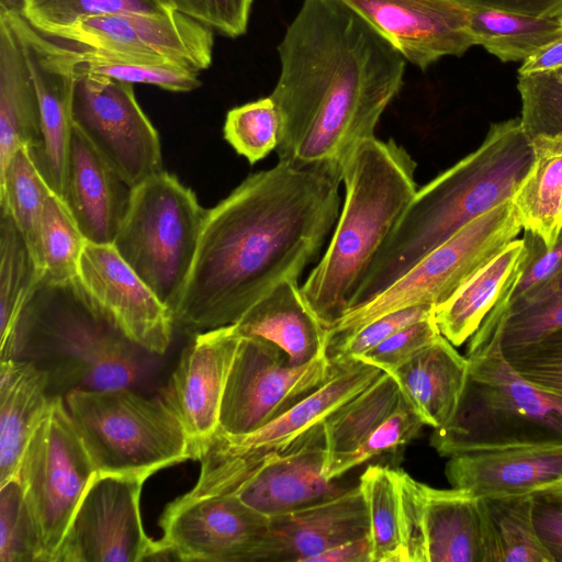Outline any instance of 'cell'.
Listing matches in <instances>:
<instances>
[{
    "mask_svg": "<svg viewBox=\"0 0 562 562\" xmlns=\"http://www.w3.org/2000/svg\"><path fill=\"white\" fill-rule=\"evenodd\" d=\"M341 182L331 167L278 161L206 210L175 327L195 335L236 324L281 281L299 280L337 223Z\"/></svg>",
    "mask_w": 562,
    "mask_h": 562,
    "instance_id": "1",
    "label": "cell"
},
{
    "mask_svg": "<svg viewBox=\"0 0 562 562\" xmlns=\"http://www.w3.org/2000/svg\"><path fill=\"white\" fill-rule=\"evenodd\" d=\"M277 49L279 161L342 176L401 91L406 59L344 0H303Z\"/></svg>",
    "mask_w": 562,
    "mask_h": 562,
    "instance_id": "2",
    "label": "cell"
},
{
    "mask_svg": "<svg viewBox=\"0 0 562 562\" xmlns=\"http://www.w3.org/2000/svg\"><path fill=\"white\" fill-rule=\"evenodd\" d=\"M535 157L518 117L492 124L475 150L417 189L350 310L376 297L463 226L512 200Z\"/></svg>",
    "mask_w": 562,
    "mask_h": 562,
    "instance_id": "3",
    "label": "cell"
},
{
    "mask_svg": "<svg viewBox=\"0 0 562 562\" xmlns=\"http://www.w3.org/2000/svg\"><path fill=\"white\" fill-rule=\"evenodd\" d=\"M416 162L394 139L360 142L342 167L345 200L301 292L326 329L350 310L374 258L417 191Z\"/></svg>",
    "mask_w": 562,
    "mask_h": 562,
    "instance_id": "4",
    "label": "cell"
},
{
    "mask_svg": "<svg viewBox=\"0 0 562 562\" xmlns=\"http://www.w3.org/2000/svg\"><path fill=\"white\" fill-rule=\"evenodd\" d=\"M505 315L491 311L470 337L467 381L452 418L430 445L442 457L521 446L562 445V396L521 376L506 359Z\"/></svg>",
    "mask_w": 562,
    "mask_h": 562,
    "instance_id": "5",
    "label": "cell"
},
{
    "mask_svg": "<svg viewBox=\"0 0 562 562\" xmlns=\"http://www.w3.org/2000/svg\"><path fill=\"white\" fill-rule=\"evenodd\" d=\"M138 351L144 350L93 306L78 279L63 284L42 280L21 315L13 358L45 370L49 392L61 395L131 386L140 373Z\"/></svg>",
    "mask_w": 562,
    "mask_h": 562,
    "instance_id": "6",
    "label": "cell"
},
{
    "mask_svg": "<svg viewBox=\"0 0 562 562\" xmlns=\"http://www.w3.org/2000/svg\"><path fill=\"white\" fill-rule=\"evenodd\" d=\"M64 398L97 472L149 477L194 460L180 419L160 395L146 397L127 386L72 390Z\"/></svg>",
    "mask_w": 562,
    "mask_h": 562,
    "instance_id": "7",
    "label": "cell"
},
{
    "mask_svg": "<svg viewBox=\"0 0 562 562\" xmlns=\"http://www.w3.org/2000/svg\"><path fill=\"white\" fill-rule=\"evenodd\" d=\"M205 213L195 193L165 170L131 190L112 245L170 313L190 273Z\"/></svg>",
    "mask_w": 562,
    "mask_h": 562,
    "instance_id": "8",
    "label": "cell"
},
{
    "mask_svg": "<svg viewBox=\"0 0 562 562\" xmlns=\"http://www.w3.org/2000/svg\"><path fill=\"white\" fill-rule=\"evenodd\" d=\"M334 363L324 384L265 426L238 436L217 431L199 451L196 483L182 496L234 493L263 462L288 450L384 372L358 359Z\"/></svg>",
    "mask_w": 562,
    "mask_h": 562,
    "instance_id": "9",
    "label": "cell"
},
{
    "mask_svg": "<svg viewBox=\"0 0 562 562\" xmlns=\"http://www.w3.org/2000/svg\"><path fill=\"white\" fill-rule=\"evenodd\" d=\"M521 229L512 200L487 211L426 255L376 297L346 313L327 329V348L386 313L417 304L438 307L516 239Z\"/></svg>",
    "mask_w": 562,
    "mask_h": 562,
    "instance_id": "10",
    "label": "cell"
},
{
    "mask_svg": "<svg viewBox=\"0 0 562 562\" xmlns=\"http://www.w3.org/2000/svg\"><path fill=\"white\" fill-rule=\"evenodd\" d=\"M95 472L65 398L52 395L16 473L38 526L46 562H54Z\"/></svg>",
    "mask_w": 562,
    "mask_h": 562,
    "instance_id": "11",
    "label": "cell"
},
{
    "mask_svg": "<svg viewBox=\"0 0 562 562\" xmlns=\"http://www.w3.org/2000/svg\"><path fill=\"white\" fill-rule=\"evenodd\" d=\"M76 69L74 126L131 188L162 171L158 132L138 104L133 83Z\"/></svg>",
    "mask_w": 562,
    "mask_h": 562,
    "instance_id": "12",
    "label": "cell"
},
{
    "mask_svg": "<svg viewBox=\"0 0 562 562\" xmlns=\"http://www.w3.org/2000/svg\"><path fill=\"white\" fill-rule=\"evenodd\" d=\"M148 477L95 472L75 512L54 562H139L175 560L160 540L149 538L140 515Z\"/></svg>",
    "mask_w": 562,
    "mask_h": 562,
    "instance_id": "13",
    "label": "cell"
},
{
    "mask_svg": "<svg viewBox=\"0 0 562 562\" xmlns=\"http://www.w3.org/2000/svg\"><path fill=\"white\" fill-rule=\"evenodd\" d=\"M334 370L327 355L294 366L273 342L241 337L226 382L217 431L231 436L255 431L324 384Z\"/></svg>",
    "mask_w": 562,
    "mask_h": 562,
    "instance_id": "14",
    "label": "cell"
},
{
    "mask_svg": "<svg viewBox=\"0 0 562 562\" xmlns=\"http://www.w3.org/2000/svg\"><path fill=\"white\" fill-rule=\"evenodd\" d=\"M397 472L404 562H486L482 498L465 490L431 487Z\"/></svg>",
    "mask_w": 562,
    "mask_h": 562,
    "instance_id": "15",
    "label": "cell"
},
{
    "mask_svg": "<svg viewBox=\"0 0 562 562\" xmlns=\"http://www.w3.org/2000/svg\"><path fill=\"white\" fill-rule=\"evenodd\" d=\"M43 35L77 47L168 61L195 71L211 66L214 44L213 30L177 10L161 15H94Z\"/></svg>",
    "mask_w": 562,
    "mask_h": 562,
    "instance_id": "16",
    "label": "cell"
},
{
    "mask_svg": "<svg viewBox=\"0 0 562 562\" xmlns=\"http://www.w3.org/2000/svg\"><path fill=\"white\" fill-rule=\"evenodd\" d=\"M161 544L178 561L252 562L269 518L236 494L199 498L182 495L160 515Z\"/></svg>",
    "mask_w": 562,
    "mask_h": 562,
    "instance_id": "17",
    "label": "cell"
},
{
    "mask_svg": "<svg viewBox=\"0 0 562 562\" xmlns=\"http://www.w3.org/2000/svg\"><path fill=\"white\" fill-rule=\"evenodd\" d=\"M0 15L19 40L38 97L41 143L31 156L50 190L64 200L77 57L69 46L37 32L20 12L0 11Z\"/></svg>",
    "mask_w": 562,
    "mask_h": 562,
    "instance_id": "18",
    "label": "cell"
},
{
    "mask_svg": "<svg viewBox=\"0 0 562 562\" xmlns=\"http://www.w3.org/2000/svg\"><path fill=\"white\" fill-rule=\"evenodd\" d=\"M78 281L93 306L132 344L158 356L168 350L175 328L169 308L112 244L87 241Z\"/></svg>",
    "mask_w": 562,
    "mask_h": 562,
    "instance_id": "19",
    "label": "cell"
},
{
    "mask_svg": "<svg viewBox=\"0 0 562 562\" xmlns=\"http://www.w3.org/2000/svg\"><path fill=\"white\" fill-rule=\"evenodd\" d=\"M240 340L234 324L195 334L160 390L189 437L194 460L218 430L225 386Z\"/></svg>",
    "mask_w": 562,
    "mask_h": 562,
    "instance_id": "20",
    "label": "cell"
},
{
    "mask_svg": "<svg viewBox=\"0 0 562 562\" xmlns=\"http://www.w3.org/2000/svg\"><path fill=\"white\" fill-rule=\"evenodd\" d=\"M405 59L425 70L474 45L470 7L459 0H344Z\"/></svg>",
    "mask_w": 562,
    "mask_h": 562,
    "instance_id": "21",
    "label": "cell"
},
{
    "mask_svg": "<svg viewBox=\"0 0 562 562\" xmlns=\"http://www.w3.org/2000/svg\"><path fill=\"white\" fill-rule=\"evenodd\" d=\"M325 458L322 423L263 462L232 494L268 518L328 501L346 490L325 477Z\"/></svg>",
    "mask_w": 562,
    "mask_h": 562,
    "instance_id": "22",
    "label": "cell"
},
{
    "mask_svg": "<svg viewBox=\"0 0 562 562\" xmlns=\"http://www.w3.org/2000/svg\"><path fill=\"white\" fill-rule=\"evenodd\" d=\"M364 537H369V519L358 485L328 501L269 518L252 562H310L335 546Z\"/></svg>",
    "mask_w": 562,
    "mask_h": 562,
    "instance_id": "23",
    "label": "cell"
},
{
    "mask_svg": "<svg viewBox=\"0 0 562 562\" xmlns=\"http://www.w3.org/2000/svg\"><path fill=\"white\" fill-rule=\"evenodd\" d=\"M445 474L451 487L480 497L536 493L562 483V445L454 454L449 457Z\"/></svg>",
    "mask_w": 562,
    "mask_h": 562,
    "instance_id": "24",
    "label": "cell"
},
{
    "mask_svg": "<svg viewBox=\"0 0 562 562\" xmlns=\"http://www.w3.org/2000/svg\"><path fill=\"white\" fill-rule=\"evenodd\" d=\"M131 190L74 126L64 202L88 241L113 244Z\"/></svg>",
    "mask_w": 562,
    "mask_h": 562,
    "instance_id": "25",
    "label": "cell"
},
{
    "mask_svg": "<svg viewBox=\"0 0 562 562\" xmlns=\"http://www.w3.org/2000/svg\"><path fill=\"white\" fill-rule=\"evenodd\" d=\"M234 325L241 337L261 338L280 347L294 366L326 355L327 329L294 279L281 281Z\"/></svg>",
    "mask_w": 562,
    "mask_h": 562,
    "instance_id": "26",
    "label": "cell"
},
{
    "mask_svg": "<svg viewBox=\"0 0 562 562\" xmlns=\"http://www.w3.org/2000/svg\"><path fill=\"white\" fill-rule=\"evenodd\" d=\"M468 369L467 357L440 335L391 374L424 424L435 429L452 418Z\"/></svg>",
    "mask_w": 562,
    "mask_h": 562,
    "instance_id": "27",
    "label": "cell"
},
{
    "mask_svg": "<svg viewBox=\"0 0 562 562\" xmlns=\"http://www.w3.org/2000/svg\"><path fill=\"white\" fill-rule=\"evenodd\" d=\"M50 396L45 370L25 359L1 360L0 485L16 476L22 454Z\"/></svg>",
    "mask_w": 562,
    "mask_h": 562,
    "instance_id": "28",
    "label": "cell"
},
{
    "mask_svg": "<svg viewBox=\"0 0 562 562\" xmlns=\"http://www.w3.org/2000/svg\"><path fill=\"white\" fill-rule=\"evenodd\" d=\"M524 238L512 240L434 311L440 334L454 347L464 344L524 270L528 258Z\"/></svg>",
    "mask_w": 562,
    "mask_h": 562,
    "instance_id": "29",
    "label": "cell"
},
{
    "mask_svg": "<svg viewBox=\"0 0 562 562\" xmlns=\"http://www.w3.org/2000/svg\"><path fill=\"white\" fill-rule=\"evenodd\" d=\"M41 143L40 102L19 40L0 15V170L20 147Z\"/></svg>",
    "mask_w": 562,
    "mask_h": 562,
    "instance_id": "30",
    "label": "cell"
},
{
    "mask_svg": "<svg viewBox=\"0 0 562 562\" xmlns=\"http://www.w3.org/2000/svg\"><path fill=\"white\" fill-rule=\"evenodd\" d=\"M403 398L389 372L334 411L323 423L326 458L324 475L334 481L348 472L352 456Z\"/></svg>",
    "mask_w": 562,
    "mask_h": 562,
    "instance_id": "31",
    "label": "cell"
},
{
    "mask_svg": "<svg viewBox=\"0 0 562 562\" xmlns=\"http://www.w3.org/2000/svg\"><path fill=\"white\" fill-rule=\"evenodd\" d=\"M536 157L512 202L524 232L551 248L562 233V136L532 139Z\"/></svg>",
    "mask_w": 562,
    "mask_h": 562,
    "instance_id": "32",
    "label": "cell"
},
{
    "mask_svg": "<svg viewBox=\"0 0 562 562\" xmlns=\"http://www.w3.org/2000/svg\"><path fill=\"white\" fill-rule=\"evenodd\" d=\"M481 498L486 521V562H554L536 529L535 493Z\"/></svg>",
    "mask_w": 562,
    "mask_h": 562,
    "instance_id": "33",
    "label": "cell"
},
{
    "mask_svg": "<svg viewBox=\"0 0 562 562\" xmlns=\"http://www.w3.org/2000/svg\"><path fill=\"white\" fill-rule=\"evenodd\" d=\"M30 249L4 211L0 215V360L13 358L21 315L41 283Z\"/></svg>",
    "mask_w": 562,
    "mask_h": 562,
    "instance_id": "34",
    "label": "cell"
},
{
    "mask_svg": "<svg viewBox=\"0 0 562 562\" xmlns=\"http://www.w3.org/2000/svg\"><path fill=\"white\" fill-rule=\"evenodd\" d=\"M474 45L499 60L524 61L539 48L562 37V18H538L488 8H471Z\"/></svg>",
    "mask_w": 562,
    "mask_h": 562,
    "instance_id": "35",
    "label": "cell"
},
{
    "mask_svg": "<svg viewBox=\"0 0 562 562\" xmlns=\"http://www.w3.org/2000/svg\"><path fill=\"white\" fill-rule=\"evenodd\" d=\"M50 192L25 146L18 148L0 170V209L12 217L42 277L41 226Z\"/></svg>",
    "mask_w": 562,
    "mask_h": 562,
    "instance_id": "36",
    "label": "cell"
},
{
    "mask_svg": "<svg viewBox=\"0 0 562 562\" xmlns=\"http://www.w3.org/2000/svg\"><path fill=\"white\" fill-rule=\"evenodd\" d=\"M369 519L372 562H404L397 470L369 465L359 480Z\"/></svg>",
    "mask_w": 562,
    "mask_h": 562,
    "instance_id": "37",
    "label": "cell"
},
{
    "mask_svg": "<svg viewBox=\"0 0 562 562\" xmlns=\"http://www.w3.org/2000/svg\"><path fill=\"white\" fill-rule=\"evenodd\" d=\"M87 241L64 200L52 191L41 226L42 280L53 284L77 280Z\"/></svg>",
    "mask_w": 562,
    "mask_h": 562,
    "instance_id": "38",
    "label": "cell"
},
{
    "mask_svg": "<svg viewBox=\"0 0 562 562\" xmlns=\"http://www.w3.org/2000/svg\"><path fill=\"white\" fill-rule=\"evenodd\" d=\"M175 10L172 0H23L21 14L37 32L48 34L94 15H161Z\"/></svg>",
    "mask_w": 562,
    "mask_h": 562,
    "instance_id": "39",
    "label": "cell"
},
{
    "mask_svg": "<svg viewBox=\"0 0 562 562\" xmlns=\"http://www.w3.org/2000/svg\"><path fill=\"white\" fill-rule=\"evenodd\" d=\"M503 350L522 347L562 328V268L527 299L504 307Z\"/></svg>",
    "mask_w": 562,
    "mask_h": 562,
    "instance_id": "40",
    "label": "cell"
},
{
    "mask_svg": "<svg viewBox=\"0 0 562 562\" xmlns=\"http://www.w3.org/2000/svg\"><path fill=\"white\" fill-rule=\"evenodd\" d=\"M0 562H46L37 522L16 476L0 485Z\"/></svg>",
    "mask_w": 562,
    "mask_h": 562,
    "instance_id": "41",
    "label": "cell"
},
{
    "mask_svg": "<svg viewBox=\"0 0 562 562\" xmlns=\"http://www.w3.org/2000/svg\"><path fill=\"white\" fill-rule=\"evenodd\" d=\"M280 130V114L269 95L229 110L223 132L236 153L254 165L277 149Z\"/></svg>",
    "mask_w": 562,
    "mask_h": 562,
    "instance_id": "42",
    "label": "cell"
},
{
    "mask_svg": "<svg viewBox=\"0 0 562 562\" xmlns=\"http://www.w3.org/2000/svg\"><path fill=\"white\" fill-rule=\"evenodd\" d=\"M520 124L529 138L562 136V68L518 75Z\"/></svg>",
    "mask_w": 562,
    "mask_h": 562,
    "instance_id": "43",
    "label": "cell"
},
{
    "mask_svg": "<svg viewBox=\"0 0 562 562\" xmlns=\"http://www.w3.org/2000/svg\"><path fill=\"white\" fill-rule=\"evenodd\" d=\"M69 47L74 50L77 57V68L81 71L106 76L133 85H153L173 92H188L201 86L199 71L177 64L101 60L86 57L76 48Z\"/></svg>",
    "mask_w": 562,
    "mask_h": 562,
    "instance_id": "44",
    "label": "cell"
},
{
    "mask_svg": "<svg viewBox=\"0 0 562 562\" xmlns=\"http://www.w3.org/2000/svg\"><path fill=\"white\" fill-rule=\"evenodd\" d=\"M503 351L521 376L562 396V328L532 344Z\"/></svg>",
    "mask_w": 562,
    "mask_h": 562,
    "instance_id": "45",
    "label": "cell"
},
{
    "mask_svg": "<svg viewBox=\"0 0 562 562\" xmlns=\"http://www.w3.org/2000/svg\"><path fill=\"white\" fill-rule=\"evenodd\" d=\"M434 311L431 305L417 304L381 315L327 348L326 355L331 362L358 359L400 329L432 316Z\"/></svg>",
    "mask_w": 562,
    "mask_h": 562,
    "instance_id": "46",
    "label": "cell"
},
{
    "mask_svg": "<svg viewBox=\"0 0 562 562\" xmlns=\"http://www.w3.org/2000/svg\"><path fill=\"white\" fill-rule=\"evenodd\" d=\"M440 335L432 315L400 329L380 345L360 356L358 360L392 373L432 344Z\"/></svg>",
    "mask_w": 562,
    "mask_h": 562,
    "instance_id": "47",
    "label": "cell"
},
{
    "mask_svg": "<svg viewBox=\"0 0 562 562\" xmlns=\"http://www.w3.org/2000/svg\"><path fill=\"white\" fill-rule=\"evenodd\" d=\"M524 233L528 258L524 270L498 302L504 307L533 294L562 268V233L551 248H547L541 239L530 233Z\"/></svg>",
    "mask_w": 562,
    "mask_h": 562,
    "instance_id": "48",
    "label": "cell"
},
{
    "mask_svg": "<svg viewBox=\"0 0 562 562\" xmlns=\"http://www.w3.org/2000/svg\"><path fill=\"white\" fill-rule=\"evenodd\" d=\"M424 422L403 395L401 403L372 432L349 461L348 470L413 440Z\"/></svg>",
    "mask_w": 562,
    "mask_h": 562,
    "instance_id": "49",
    "label": "cell"
},
{
    "mask_svg": "<svg viewBox=\"0 0 562 562\" xmlns=\"http://www.w3.org/2000/svg\"><path fill=\"white\" fill-rule=\"evenodd\" d=\"M177 11L235 38L246 33L252 0H172Z\"/></svg>",
    "mask_w": 562,
    "mask_h": 562,
    "instance_id": "50",
    "label": "cell"
},
{
    "mask_svg": "<svg viewBox=\"0 0 562 562\" xmlns=\"http://www.w3.org/2000/svg\"><path fill=\"white\" fill-rule=\"evenodd\" d=\"M535 525L554 562H562V504L543 491L535 493Z\"/></svg>",
    "mask_w": 562,
    "mask_h": 562,
    "instance_id": "51",
    "label": "cell"
},
{
    "mask_svg": "<svg viewBox=\"0 0 562 562\" xmlns=\"http://www.w3.org/2000/svg\"><path fill=\"white\" fill-rule=\"evenodd\" d=\"M471 8L504 10L538 18H562V0H459Z\"/></svg>",
    "mask_w": 562,
    "mask_h": 562,
    "instance_id": "52",
    "label": "cell"
},
{
    "mask_svg": "<svg viewBox=\"0 0 562 562\" xmlns=\"http://www.w3.org/2000/svg\"><path fill=\"white\" fill-rule=\"evenodd\" d=\"M310 562H372L370 539L364 537L335 546Z\"/></svg>",
    "mask_w": 562,
    "mask_h": 562,
    "instance_id": "53",
    "label": "cell"
},
{
    "mask_svg": "<svg viewBox=\"0 0 562 562\" xmlns=\"http://www.w3.org/2000/svg\"><path fill=\"white\" fill-rule=\"evenodd\" d=\"M562 68V37L539 48L522 61L518 75L551 71Z\"/></svg>",
    "mask_w": 562,
    "mask_h": 562,
    "instance_id": "54",
    "label": "cell"
},
{
    "mask_svg": "<svg viewBox=\"0 0 562 562\" xmlns=\"http://www.w3.org/2000/svg\"><path fill=\"white\" fill-rule=\"evenodd\" d=\"M23 8V0H0V11L20 12Z\"/></svg>",
    "mask_w": 562,
    "mask_h": 562,
    "instance_id": "55",
    "label": "cell"
},
{
    "mask_svg": "<svg viewBox=\"0 0 562 562\" xmlns=\"http://www.w3.org/2000/svg\"><path fill=\"white\" fill-rule=\"evenodd\" d=\"M562 484V483H561Z\"/></svg>",
    "mask_w": 562,
    "mask_h": 562,
    "instance_id": "56",
    "label": "cell"
}]
</instances>
